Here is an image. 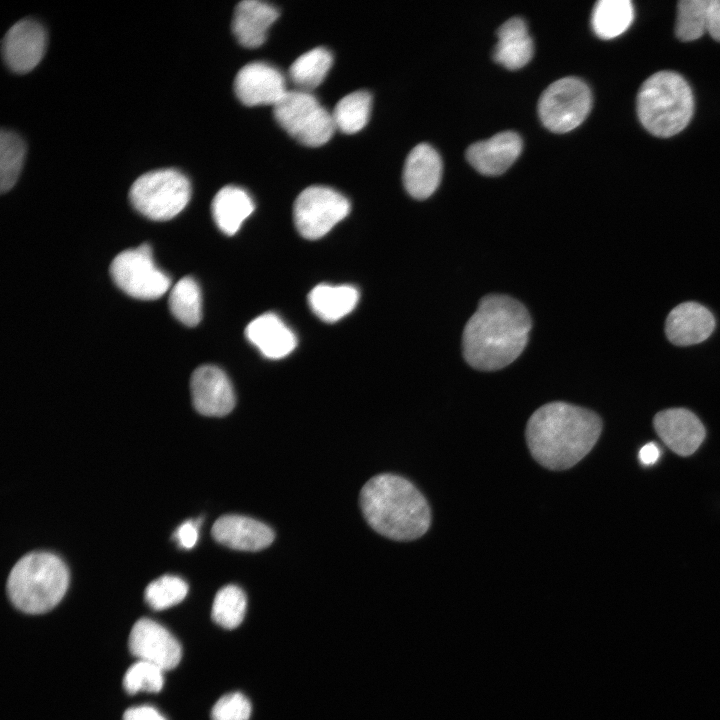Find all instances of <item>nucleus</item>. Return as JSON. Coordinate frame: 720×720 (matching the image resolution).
<instances>
[{"label":"nucleus","instance_id":"f257e3e1","mask_svg":"<svg viewBox=\"0 0 720 720\" xmlns=\"http://www.w3.org/2000/svg\"><path fill=\"white\" fill-rule=\"evenodd\" d=\"M531 326L530 315L518 300L507 295H486L465 325L463 356L475 369H502L522 353Z\"/></svg>","mask_w":720,"mask_h":720},{"label":"nucleus","instance_id":"f03ea898","mask_svg":"<svg viewBox=\"0 0 720 720\" xmlns=\"http://www.w3.org/2000/svg\"><path fill=\"white\" fill-rule=\"evenodd\" d=\"M601 430V419L593 411L555 401L530 416L526 441L541 466L561 471L573 467L592 450Z\"/></svg>","mask_w":720,"mask_h":720},{"label":"nucleus","instance_id":"7ed1b4c3","mask_svg":"<svg viewBox=\"0 0 720 720\" xmlns=\"http://www.w3.org/2000/svg\"><path fill=\"white\" fill-rule=\"evenodd\" d=\"M360 506L367 523L392 540L417 539L431 524L425 497L399 475L385 473L368 480L360 492Z\"/></svg>","mask_w":720,"mask_h":720},{"label":"nucleus","instance_id":"20e7f679","mask_svg":"<svg viewBox=\"0 0 720 720\" xmlns=\"http://www.w3.org/2000/svg\"><path fill=\"white\" fill-rule=\"evenodd\" d=\"M69 572L55 554L33 552L22 557L12 568L7 592L13 605L29 614L45 613L65 595Z\"/></svg>","mask_w":720,"mask_h":720},{"label":"nucleus","instance_id":"39448f33","mask_svg":"<svg viewBox=\"0 0 720 720\" xmlns=\"http://www.w3.org/2000/svg\"><path fill=\"white\" fill-rule=\"evenodd\" d=\"M694 112L692 91L674 71H659L647 78L637 95V114L643 127L657 137L682 131Z\"/></svg>","mask_w":720,"mask_h":720},{"label":"nucleus","instance_id":"423d86ee","mask_svg":"<svg viewBox=\"0 0 720 720\" xmlns=\"http://www.w3.org/2000/svg\"><path fill=\"white\" fill-rule=\"evenodd\" d=\"M191 195L190 182L174 169L155 170L141 175L131 186L132 206L143 216L166 221L178 215Z\"/></svg>","mask_w":720,"mask_h":720},{"label":"nucleus","instance_id":"0eeeda50","mask_svg":"<svg viewBox=\"0 0 720 720\" xmlns=\"http://www.w3.org/2000/svg\"><path fill=\"white\" fill-rule=\"evenodd\" d=\"M273 115L290 136L310 147L327 143L336 129L332 113L308 91L288 90L273 106Z\"/></svg>","mask_w":720,"mask_h":720},{"label":"nucleus","instance_id":"6e6552de","mask_svg":"<svg viewBox=\"0 0 720 720\" xmlns=\"http://www.w3.org/2000/svg\"><path fill=\"white\" fill-rule=\"evenodd\" d=\"M592 96L587 84L577 77H564L550 84L538 102L542 124L555 133L578 127L588 116Z\"/></svg>","mask_w":720,"mask_h":720},{"label":"nucleus","instance_id":"1a4fd4ad","mask_svg":"<svg viewBox=\"0 0 720 720\" xmlns=\"http://www.w3.org/2000/svg\"><path fill=\"white\" fill-rule=\"evenodd\" d=\"M110 274L123 292L142 300L161 297L171 285L169 276L156 266L148 244L119 253L110 265Z\"/></svg>","mask_w":720,"mask_h":720},{"label":"nucleus","instance_id":"9d476101","mask_svg":"<svg viewBox=\"0 0 720 720\" xmlns=\"http://www.w3.org/2000/svg\"><path fill=\"white\" fill-rule=\"evenodd\" d=\"M350 211L348 199L326 186H310L296 198L294 223L306 239L315 240L327 234Z\"/></svg>","mask_w":720,"mask_h":720},{"label":"nucleus","instance_id":"9b49d317","mask_svg":"<svg viewBox=\"0 0 720 720\" xmlns=\"http://www.w3.org/2000/svg\"><path fill=\"white\" fill-rule=\"evenodd\" d=\"M129 650L139 660L163 671L175 668L182 656L177 639L162 625L147 618L134 624L129 635Z\"/></svg>","mask_w":720,"mask_h":720},{"label":"nucleus","instance_id":"f8f14e48","mask_svg":"<svg viewBox=\"0 0 720 720\" xmlns=\"http://www.w3.org/2000/svg\"><path fill=\"white\" fill-rule=\"evenodd\" d=\"M46 44L47 35L41 24L30 19L21 20L7 31L3 39L4 61L14 72H29L41 61Z\"/></svg>","mask_w":720,"mask_h":720},{"label":"nucleus","instance_id":"ddd939ff","mask_svg":"<svg viewBox=\"0 0 720 720\" xmlns=\"http://www.w3.org/2000/svg\"><path fill=\"white\" fill-rule=\"evenodd\" d=\"M234 91L244 105L274 106L288 90L277 68L265 62H251L238 71Z\"/></svg>","mask_w":720,"mask_h":720},{"label":"nucleus","instance_id":"4468645a","mask_svg":"<svg viewBox=\"0 0 720 720\" xmlns=\"http://www.w3.org/2000/svg\"><path fill=\"white\" fill-rule=\"evenodd\" d=\"M195 409L205 416H225L235 406V395L226 374L214 365L195 369L190 381Z\"/></svg>","mask_w":720,"mask_h":720},{"label":"nucleus","instance_id":"2eb2a0df","mask_svg":"<svg viewBox=\"0 0 720 720\" xmlns=\"http://www.w3.org/2000/svg\"><path fill=\"white\" fill-rule=\"evenodd\" d=\"M653 424L666 446L681 456L693 454L705 438L702 422L684 408H671L657 413Z\"/></svg>","mask_w":720,"mask_h":720},{"label":"nucleus","instance_id":"dca6fc26","mask_svg":"<svg viewBox=\"0 0 720 720\" xmlns=\"http://www.w3.org/2000/svg\"><path fill=\"white\" fill-rule=\"evenodd\" d=\"M522 139L516 132L503 131L491 138L473 143L466 158L479 173L487 176L503 174L520 156Z\"/></svg>","mask_w":720,"mask_h":720},{"label":"nucleus","instance_id":"f3484780","mask_svg":"<svg viewBox=\"0 0 720 720\" xmlns=\"http://www.w3.org/2000/svg\"><path fill=\"white\" fill-rule=\"evenodd\" d=\"M211 533L220 544L241 551L262 550L274 540V532L269 526L241 515H224L218 518Z\"/></svg>","mask_w":720,"mask_h":720},{"label":"nucleus","instance_id":"a211bd4d","mask_svg":"<svg viewBox=\"0 0 720 720\" xmlns=\"http://www.w3.org/2000/svg\"><path fill=\"white\" fill-rule=\"evenodd\" d=\"M714 328L712 313L696 302H684L674 307L665 323L667 338L678 346L701 343L712 334Z\"/></svg>","mask_w":720,"mask_h":720},{"label":"nucleus","instance_id":"6ab92c4d","mask_svg":"<svg viewBox=\"0 0 720 720\" xmlns=\"http://www.w3.org/2000/svg\"><path fill=\"white\" fill-rule=\"evenodd\" d=\"M441 176V157L432 146L420 143L410 151L403 169V183L413 198L426 199L432 195Z\"/></svg>","mask_w":720,"mask_h":720},{"label":"nucleus","instance_id":"aec40b11","mask_svg":"<svg viewBox=\"0 0 720 720\" xmlns=\"http://www.w3.org/2000/svg\"><path fill=\"white\" fill-rule=\"evenodd\" d=\"M245 335L269 359L286 357L297 345L295 334L274 313H265L253 319L247 325Z\"/></svg>","mask_w":720,"mask_h":720},{"label":"nucleus","instance_id":"412c9836","mask_svg":"<svg viewBox=\"0 0 720 720\" xmlns=\"http://www.w3.org/2000/svg\"><path fill=\"white\" fill-rule=\"evenodd\" d=\"M278 16L277 8L269 3L257 0L241 1L234 11L233 33L242 46L259 47L265 42L267 31Z\"/></svg>","mask_w":720,"mask_h":720},{"label":"nucleus","instance_id":"4be33fe9","mask_svg":"<svg viewBox=\"0 0 720 720\" xmlns=\"http://www.w3.org/2000/svg\"><path fill=\"white\" fill-rule=\"evenodd\" d=\"M498 43L493 51L494 60L509 70L524 67L534 54V44L525 21L513 17L497 30Z\"/></svg>","mask_w":720,"mask_h":720},{"label":"nucleus","instance_id":"5701e85b","mask_svg":"<svg viewBox=\"0 0 720 720\" xmlns=\"http://www.w3.org/2000/svg\"><path fill=\"white\" fill-rule=\"evenodd\" d=\"M254 208L250 195L242 188L231 185L220 189L211 205L216 225L227 235H234Z\"/></svg>","mask_w":720,"mask_h":720},{"label":"nucleus","instance_id":"b1692460","mask_svg":"<svg viewBox=\"0 0 720 720\" xmlns=\"http://www.w3.org/2000/svg\"><path fill=\"white\" fill-rule=\"evenodd\" d=\"M359 292L350 285L320 284L308 295L312 311L323 321L336 322L357 305Z\"/></svg>","mask_w":720,"mask_h":720},{"label":"nucleus","instance_id":"393cba45","mask_svg":"<svg viewBox=\"0 0 720 720\" xmlns=\"http://www.w3.org/2000/svg\"><path fill=\"white\" fill-rule=\"evenodd\" d=\"M634 18L633 4L629 0H600L592 11L594 33L602 39H613L625 32Z\"/></svg>","mask_w":720,"mask_h":720},{"label":"nucleus","instance_id":"a878e982","mask_svg":"<svg viewBox=\"0 0 720 720\" xmlns=\"http://www.w3.org/2000/svg\"><path fill=\"white\" fill-rule=\"evenodd\" d=\"M332 63L331 52L324 47H316L302 54L292 63L289 77L299 90L309 92L323 82Z\"/></svg>","mask_w":720,"mask_h":720},{"label":"nucleus","instance_id":"bb28decb","mask_svg":"<svg viewBox=\"0 0 720 720\" xmlns=\"http://www.w3.org/2000/svg\"><path fill=\"white\" fill-rule=\"evenodd\" d=\"M372 96L368 91L358 90L347 94L336 104L332 117L335 127L346 134L360 131L368 122Z\"/></svg>","mask_w":720,"mask_h":720},{"label":"nucleus","instance_id":"cd10ccee","mask_svg":"<svg viewBox=\"0 0 720 720\" xmlns=\"http://www.w3.org/2000/svg\"><path fill=\"white\" fill-rule=\"evenodd\" d=\"M169 308L173 316L186 326L193 327L200 322L201 291L192 277H183L174 285L169 294Z\"/></svg>","mask_w":720,"mask_h":720},{"label":"nucleus","instance_id":"c85d7f7f","mask_svg":"<svg viewBox=\"0 0 720 720\" xmlns=\"http://www.w3.org/2000/svg\"><path fill=\"white\" fill-rule=\"evenodd\" d=\"M247 607L245 593L236 585H227L215 595L211 616L213 621L225 629H234L244 619Z\"/></svg>","mask_w":720,"mask_h":720},{"label":"nucleus","instance_id":"c756f323","mask_svg":"<svg viewBox=\"0 0 720 720\" xmlns=\"http://www.w3.org/2000/svg\"><path fill=\"white\" fill-rule=\"evenodd\" d=\"M25 143L14 132L0 134V190L9 191L16 183L25 158Z\"/></svg>","mask_w":720,"mask_h":720},{"label":"nucleus","instance_id":"7c9ffc66","mask_svg":"<svg viewBox=\"0 0 720 720\" xmlns=\"http://www.w3.org/2000/svg\"><path fill=\"white\" fill-rule=\"evenodd\" d=\"M710 0L678 2L675 34L681 41H693L707 32Z\"/></svg>","mask_w":720,"mask_h":720},{"label":"nucleus","instance_id":"2f4dec72","mask_svg":"<svg viewBox=\"0 0 720 720\" xmlns=\"http://www.w3.org/2000/svg\"><path fill=\"white\" fill-rule=\"evenodd\" d=\"M188 593L187 583L180 577L164 575L145 589V600L154 610H163L181 602Z\"/></svg>","mask_w":720,"mask_h":720},{"label":"nucleus","instance_id":"473e14b6","mask_svg":"<svg viewBox=\"0 0 720 720\" xmlns=\"http://www.w3.org/2000/svg\"><path fill=\"white\" fill-rule=\"evenodd\" d=\"M163 670L159 667L139 660L125 673L123 687L129 694L140 691L159 692L163 687Z\"/></svg>","mask_w":720,"mask_h":720},{"label":"nucleus","instance_id":"72a5a7b5","mask_svg":"<svg viewBox=\"0 0 720 720\" xmlns=\"http://www.w3.org/2000/svg\"><path fill=\"white\" fill-rule=\"evenodd\" d=\"M251 704L245 695L233 692L222 696L211 710V720H249Z\"/></svg>","mask_w":720,"mask_h":720},{"label":"nucleus","instance_id":"f704fd0d","mask_svg":"<svg viewBox=\"0 0 720 720\" xmlns=\"http://www.w3.org/2000/svg\"><path fill=\"white\" fill-rule=\"evenodd\" d=\"M201 519L188 520L183 522L175 532V538L178 544L185 549H191L198 540V527Z\"/></svg>","mask_w":720,"mask_h":720},{"label":"nucleus","instance_id":"c9c22d12","mask_svg":"<svg viewBox=\"0 0 720 720\" xmlns=\"http://www.w3.org/2000/svg\"><path fill=\"white\" fill-rule=\"evenodd\" d=\"M123 720H166L154 707L137 706L124 712Z\"/></svg>","mask_w":720,"mask_h":720},{"label":"nucleus","instance_id":"e433bc0d","mask_svg":"<svg viewBox=\"0 0 720 720\" xmlns=\"http://www.w3.org/2000/svg\"><path fill=\"white\" fill-rule=\"evenodd\" d=\"M707 32L714 40L720 41V0L709 1Z\"/></svg>","mask_w":720,"mask_h":720},{"label":"nucleus","instance_id":"4c0bfd02","mask_svg":"<svg viewBox=\"0 0 720 720\" xmlns=\"http://www.w3.org/2000/svg\"><path fill=\"white\" fill-rule=\"evenodd\" d=\"M661 455V451L657 444L649 442L645 444L639 451V460L645 466L655 464Z\"/></svg>","mask_w":720,"mask_h":720}]
</instances>
